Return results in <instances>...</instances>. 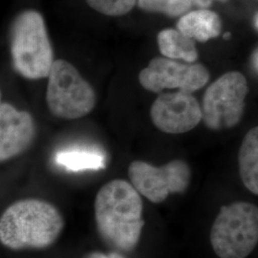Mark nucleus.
I'll return each instance as SVG.
<instances>
[{"label":"nucleus","instance_id":"f257e3e1","mask_svg":"<svg viewBox=\"0 0 258 258\" xmlns=\"http://www.w3.org/2000/svg\"><path fill=\"white\" fill-rule=\"evenodd\" d=\"M144 205L134 185L115 179L102 185L94 202L97 231L112 249L129 252L141 239Z\"/></svg>","mask_w":258,"mask_h":258},{"label":"nucleus","instance_id":"423d86ee","mask_svg":"<svg viewBox=\"0 0 258 258\" xmlns=\"http://www.w3.org/2000/svg\"><path fill=\"white\" fill-rule=\"evenodd\" d=\"M248 94L246 78L232 71L221 76L206 90L202 103L205 124L212 130L231 128L238 124Z\"/></svg>","mask_w":258,"mask_h":258},{"label":"nucleus","instance_id":"7ed1b4c3","mask_svg":"<svg viewBox=\"0 0 258 258\" xmlns=\"http://www.w3.org/2000/svg\"><path fill=\"white\" fill-rule=\"evenodd\" d=\"M13 65L29 80L50 74L54 63L53 50L43 18L36 11H25L14 20L10 34Z\"/></svg>","mask_w":258,"mask_h":258},{"label":"nucleus","instance_id":"20e7f679","mask_svg":"<svg viewBox=\"0 0 258 258\" xmlns=\"http://www.w3.org/2000/svg\"><path fill=\"white\" fill-rule=\"evenodd\" d=\"M211 245L219 258H247L258 244V207L237 201L222 206L212 223Z\"/></svg>","mask_w":258,"mask_h":258},{"label":"nucleus","instance_id":"1a4fd4ad","mask_svg":"<svg viewBox=\"0 0 258 258\" xmlns=\"http://www.w3.org/2000/svg\"><path fill=\"white\" fill-rule=\"evenodd\" d=\"M150 117L157 128L168 134H182L203 120L202 106L190 93L161 94L153 102Z\"/></svg>","mask_w":258,"mask_h":258},{"label":"nucleus","instance_id":"a211bd4d","mask_svg":"<svg viewBox=\"0 0 258 258\" xmlns=\"http://www.w3.org/2000/svg\"><path fill=\"white\" fill-rule=\"evenodd\" d=\"M194 5L199 7L200 9H207L211 7L214 2H227L228 0H191Z\"/></svg>","mask_w":258,"mask_h":258},{"label":"nucleus","instance_id":"dca6fc26","mask_svg":"<svg viewBox=\"0 0 258 258\" xmlns=\"http://www.w3.org/2000/svg\"><path fill=\"white\" fill-rule=\"evenodd\" d=\"M86 3L102 15L119 17L129 13L138 0H86Z\"/></svg>","mask_w":258,"mask_h":258},{"label":"nucleus","instance_id":"f8f14e48","mask_svg":"<svg viewBox=\"0 0 258 258\" xmlns=\"http://www.w3.org/2000/svg\"><path fill=\"white\" fill-rule=\"evenodd\" d=\"M240 178L251 194L258 195V126L243 139L238 153Z\"/></svg>","mask_w":258,"mask_h":258},{"label":"nucleus","instance_id":"6ab92c4d","mask_svg":"<svg viewBox=\"0 0 258 258\" xmlns=\"http://www.w3.org/2000/svg\"><path fill=\"white\" fill-rule=\"evenodd\" d=\"M255 61H256V65H257L258 67V53L256 54V57H255Z\"/></svg>","mask_w":258,"mask_h":258},{"label":"nucleus","instance_id":"0eeeda50","mask_svg":"<svg viewBox=\"0 0 258 258\" xmlns=\"http://www.w3.org/2000/svg\"><path fill=\"white\" fill-rule=\"evenodd\" d=\"M131 184L141 195L154 204L163 203L169 194H183L190 183V167L184 160L176 159L162 166L134 161L128 166Z\"/></svg>","mask_w":258,"mask_h":258},{"label":"nucleus","instance_id":"ddd939ff","mask_svg":"<svg viewBox=\"0 0 258 258\" xmlns=\"http://www.w3.org/2000/svg\"><path fill=\"white\" fill-rule=\"evenodd\" d=\"M161 54L170 59H182L187 63H194L198 58V52L194 39L186 37L179 30L166 29L157 37Z\"/></svg>","mask_w":258,"mask_h":258},{"label":"nucleus","instance_id":"9b49d317","mask_svg":"<svg viewBox=\"0 0 258 258\" xmlns=\"http://www.w3.org/2000/svg\"><path fill=\"white\" fill-rule=\"evenodd\" d=\"M221 27L220 18L214 12L207 9L188 12L177 22V30L200 42L218 37Z\"/></svg>","mask_w":258,"mask_h":258},{"label":"nucleus","instance_id":"6e6552de","mask_svg":"<svg viewBox=\"0 0 258 258\" xmlns=\"http://www.w3.org/2000/svg\"><path fill=\"white\" fill-rule=\"evenodd\" d=\"M210 80L208 69L200 63H182L167 57H154L139 75L141 85L151 92L165 89L194 93Z\"/></svg>","mask_w":258,"mask_h":258},{"label":"nucleus","instance_id":"2eb2a0df","mask_svg":"<svg viewBox=\"0 0 258 258\" xmlns=\"http://www.w3.org/2000/svg\"><path fill=\"white\" fill-rule=\"evenodd\" d=\"M191 0H138V6L148 13H160L171 18L184 16L192 6Z\"/></svg>","mask_w":258,"mask_h":258},{"label":"nucleus","instance_id":"f03ea898","mask_svg":"<svg viewBox=\"0 0 258 258\" xmlns=\"http://www.w3.org/2000/svg\"><path fill=\"white\" fill-rule=\"evenodd\" d=\"M64 229V219L53 204L28 198L11 204L0 218V241L14 250L52 246Z\"/></svg>","mask_w":258,"mask_h":258},{"label":"nucleus","instance_id":"f3484780","mask_svg":"<svg viewBox=\"0 0 258 258\" xmlns=\"http://www.w3.org/2000/svg\"><path fill=\"white\" fill-rule=\"evenodd\" d=\"M84 258H124L121 254H120L119 252H116V251H113L110 253H102L100 251H92V252H89L88 254L85 255Z\"/></svg>","mask_w":258,"mask_h":258},{"label":"nucleus","instance_id":"4468645a","mask_svg":"<svg viewBox=\"0 0 258 258\" xmlns=\"http://www.w3.org/2000/svg\"><path fill=\"white\" fill-rule=\"evenodd\" d=\"M55 162L58 166L64 167L68 171L98 170L104 168L105 158L102 153L95 149L70 148L57 152Z\"/></svg>","mask_w":258,"mask_h":258},{"label":"nucleus","instance_id":"aec40b11","mask_svg":"<svg viewBox=\"0 0 258 258\" xmlns=\"http://www.w3.org/2000/svg\"><path fill=\"white\" fill-rule=\"evenodd\" d=\"M257 25H258V20H257Z\"/></svg>","mask_w":258,"mask_h":258},{"label":"nucleus","instance_id":"39448f33","mask_svg":"<svg viewBox=\"0 0 258 258\" xmlns=\"http://www.w3.org/2000/svg\"><path fill=\"white\" fill-rule=\"evenodd\" d=\"M47 105L50 112L65 120L80 119L96 105L92 86L70 62L55 60L48 76Z\"/></svg>","mask_w":258,"mask_h":258},{"label":"nucleus","instance_id":"9d476101","mask_svg":"<svg viewBox=\"0 0 258 258\" xmlns=\"http://www.w3.org/2000/svg\"><path fill=\"white\" fill-rule=\"evenodd\" d=\"M36 137V125L26 111L7 102L0 105V161L6 162L26 151Z\"/></svg>","mask_w":258,"mask_h":258}]
</instances>
